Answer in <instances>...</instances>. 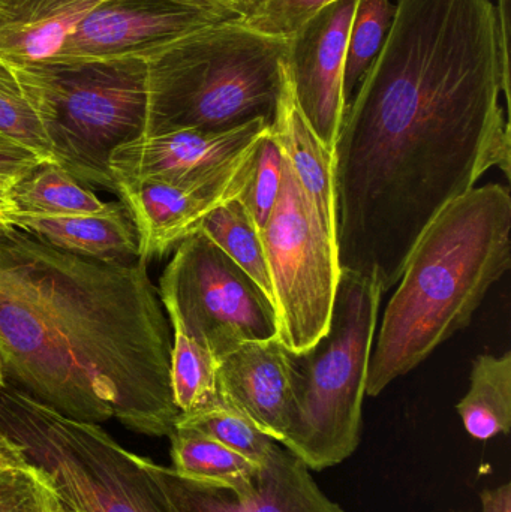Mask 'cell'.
Masks as SVG:
<instances>
[{
  "label": "cell",
  "mask_w": 511,
  "mask_h": 512,
  "mask_svg": "<svg viewBox=\"0 0 511 512\" xmlns=\"http://www.w3.org/2000/svg\"><path fill=\"white\" fill-rule=\"evenodd\" d=\"M147 262H102L0 231L6 382L74 420L173 433L171 333Z\"/></svg>",
  "instance_id": "cell-1"
},
{
  "label": "cell",
  "mask_w": 511,
  "mask_h": 512,
  "mask_svg": "<svg viewBox=\"0 0 511 512\" xmlns=\"http://www.w3.org/2000/svg\"><path fill=\"white\" fill-rule=\"evenodd\" d=\"M507 186L473 188L450 203L414 246L372 348L366 396L377 397L464 330L511 264Z\"/></svg>",
  "instance_id": "cell-2"
},
{
  "label": "cell",
  "mask_w": 511,
  "mask_h": 512,
  "mask_svg": "<svg viewBox=\"0 0 511 512\" xmlns=\"http://www.w3.org/2000/svg\"><path fill=\"white\" fill-rule=\"evenodd\" d=\"M287 48L288 39L264 35L240 20L221 21L180 39L147 62L144 135L272 122Z\"/></svg>",
  "instance_id": "cell-3"
},
{
  "label": "cell",
  "mask_w": 511,
  "mask_h": 512,
  "mask_svg": "<svg viewBox=\"0 0 511 512\" xmlns=\"http://www.w3.org/2000/svg\"><path fill=\"white\" fill-rule=\"evenodd\" d=\"M381 297L374 277L341 270L324 336L305 351L287 349L290 411L279 445L309 471L338 466L359 448Z\"/></svg>",
  "instance_id": "cell-4"
},
{
  "label": "cell",
  "mask_w": 511,
  "mask_h": 512,
  "mask_svg": "<svg viewBox=\"0 0 511 512\" xmlns=\"http://www.w3.org/2000/svg\"><path fill=\"white\" fill-rule=\"evenodd\" d=\"M38 107L54 162L84 186L116 192L114 150L146 131L144 60H77L14 66Z\"/></svg>",
  "instance_id": "cell-5"
},
{
  "label": "cell",
  "mask_w": 511,
  "mask_h": 512,
  "mask_svg": "<svg viewBox=\"0 0 511 512\" xmlns=\"http://www.w3.org/2000/svg\"><path fill=\"white\" fill-rule=\"evenodd\" d=\"M0 433L50 477L72 512H174L144 457L99 424L66 417L11 385L0 390Z\"/></svg>",
  "instance_id": "cell-6"
},
{
  "label": "cell",
  "mask_w": 511,
  "mask_h": 512,
  "mask_svg": "<svg viewBox=\"0 0 511 512\" xmlns=\"http://www.w3.org/2000/svg\"><path fill=\"white\" fill-rule=\"evenodd\" d=\"M260 236L278 315V339L288 351H305L329 327L341 267L335 233L300 185L285 153L278 200Z\"/></svg>",
  "instance_id": "cell-7"
},
{
  "label": "cell",
  "mask_w": 511,
  "mask_h": 512,
  "mask_svg": "<svg viewBox=\"0 0 511 512\" xmlns=\"http://www.w3.org/2000/svg\"><path fill=\"white\" fill-rule=\"evenodd\" d=\"M158 291L165 312L176 313L216 360L240 343L278 337L275 304L201 234L177 246Z\"/></svg>",
  "instance_id": "cell-8"
},
{
  "label": "cell",
  "mask_w": 511,
  "mask_h": 512,
  "mask_svg": "<svg viewBox=\"0 0 511 512\" xmlns=\"http://www.w3.org/2000/svg\"><path fill=\"white\" fill-rule=\"evenodd\" d=\"M200 0H104L69 35L54 62L144 60L221 23Z\"/></svg>",
  "instance_id": "cell-9"
},
{
  "label": "cell",
  "mask_w": 511,
  "mask_h": 512,
  "mask_svg": "<svg viewBox=\"0 0 511 512\" xmlns=\"http://www.w3.org/2000/svg\"><path fill=\"white\" fill-rule=\"evenodd\" d=\"M258 141L239 158L198 182L174 185L158 179L116 180V194L137 230L138 259L149 264L176 251L180 243L197 234L201 222L213 210L239 198L248 183Z\"/></svg>",
  "instance_id": "cell-10"
},
{
  "label": "cell",
  "mask_w": 511,
  "mask_h": 512,
  "mask_svg": "<svg viewBox=\"0 0 511 512\" xmlns=\"http://www.w3.org/2000/svg\"><path fill=\"white\" fill-rule=\"evenodd\" d=\"M174 512H347L327 498L308 466L276 442L254 474L233 484L180 477L144 459Z\"/></svg>",
  "instance_id": "cell-11"
},
{
  "label": "cell",
  "mask_w": 511,
  "mask_h": 512,
  "mask_svg": "<svg viewBox=\"0 0 511 512\" xmlns=\"http://www.w3.org/2000/svg\"><path fill=\"white\" fill-rule=\"evenodd\" d=\"M357 0H336L288 39L285 68L305 119L333 153L347 113L344 66Z\"/></svg>",
  "instance_id": "cell-12"
},
{
  "label": "cell",
  "mask_w": 511,
  "mask_h": 512,
  "mask_svg": "<svg viewBox=\"0 0 511 512\" xmlns=\"http://www.w3.org/2000/svg\"><path fill=\"white\" fill-rule=\"evenodd\" d=\"M267 119L252 120L227 131L165 132L141 135L114 150L110 171L116 180L158 179L174 185L212 176L251 149L269 129Z\"/></svg>",
  "instance_id": "cell-13"
},
{
  "label": "cell",
  "mask_w": 511,
  "mask_h": 512,
  "mask_svg": "<svg viewBox=\"0 0 511 512\" xmlns=\"http://www.w3.org/2000/svg\"><path fill=\"white\" fill-rule=\"evenodd\" d=\"M219 400L281 442L290 411L287 348L278 337L243 342L216 360Z\"/></svg>",
  "instance_id": "cell-14"
},
{
  "label": "cell",
  "mask_w": 511,
  "mask_h": 512,
  "mask_svg": "<svg viewBox=\"0 0 511 512\" xmlns=\"http://www.w3.org/2000/svg\"><path fill=\"white\" fill-rule=\"evenodd\" d=\"M11 225L51 248L102 262L138 259V236L122 201L90 215H39L14 210Z\"/></svg>",
  "instance_id": "cell-15"
},
{
  "label": "cell",
  "mask_w": 511,
  "mask_h": 512,
  "mask_svg": "<svg viewBox=\"0 0 511 512\" xmlns=\"http://www.w3.org/2000/svg\"><path fill=\"white\" fill-rule=\"evenodd\" d=\"M104 0H0V59L54 62L75 27Z\"/></svg>",
  "instance_id": "cell-16"
},
{
  "label": "cell",
  "mask_w": 511,
  "mask_h": 512,
  "mask_svg": "<svg viewBox=\"0 0 511 512\" xmlns=\"http://www.w3.org/2000/svg\"><path fill=\"white\" fill-rule=\"evenodd\" d=\"M272 129L300 185L314 201L321 218L336 237L333 153L323 146L300 111L285 68V59L282 62L281 93L276 104Z\"/></svg>",
  "instance_id": "cell-17"
},
{
  "label": "cell",
  "mask_w": 511,
  "mask_h": 512,
  "mask_svg": "<svg viewBox=\"0 0 511 512\" xmlns=\"http://www.w3.org/2000/svg\"><path fill=\"white\" fill-rule=\"evenodd\" d=\"M470 390L456 405L468 435L489 441L511 430V352L474 360Z\"/></svg>",
  "instance_id": "cell-18"
},
{
  "label": "cell",
  "mask_w": 511,
  "mask_h": 512,
  "mask_svg": "<svg viewBox=\"0 0 511 512\" xmlns=\"http://www.w3.org/2000/svg\"><path fill=\"white\" fill-rule=\"evenodd\" d=\"M165 313L173 330L170 379L179 415H191L219 405L216 358L186 331L176 313Z\"/></svg>",
  "instance_id": "cell-19"
},
{
  "label": "cell",
  "mask_w": 511,
  "mask_h": 512,
  "mask_svg": "<svg viewBox=\"0 0 511 512\" xmlns=\"http://www.w3.org/2000/svg\"><path fill=\"white\" fill-rule=\"evenodd\" d=\"M15 210L39 215H90L105 203L56 162H41L14 183Z\"/></svg>",
  "instance_id": "cell-20"
},
{
  "label": "cell",
  "mask_w": 511,
  "mask_h": 512,
  "mask_svg": "<svg viewBox=\"0 0 511 512\" xmlns=\"http://www.w3.org/2000/svg\"><path fill=\"white\" fill-rule=\"evenodd\" d=\"M197 234L206 237L233 259L275 304L260 231L239 198L213 210L201 222Z\"/></svg>",
  "instance_id": "cell-21"
},
{
  "label": "cell",
  "mask_w": 511,
  "mask_h": 512,
  "mask_svg": "<svg viewBox=\"0 0 511 512\" xmlns=\"http://www.w3.org/2000/svg\"><path fill=\"white\" fill-rule=\"evenodd\" d=\"M168 438L173 471L189 480L233 484L260 466L192 427L176 426Z\"/></svg>",
  "instance_id": "cell-22"
},
{
  "label": "cell",
  "mask_w": 511,
  "mask_h": 512,
  "mask_svg": "<svg viewBox=\"0 0 511 512\" xmlns=\"http://www.w3.org/2000/svg\"><path fill=\"white\" fill-rule=\"evenodd\" d=\"M0 135L29 150L44 162H54L47 125L14 66L0 59Z\"/></svg>",
  "instance_id": "cell-23"
},
{
  "label": "cell",
  "mask_w": 511,
  "mask_h": 512,
  "mask_svg": "<svg viewBox=\"0 0 511 512\" xmlns=\"http://www.w3.org/2000/svg\"><path fill=\"white\" fill-rule=\"evenodd\" d=\"M395 11V3L390 0H357L345 54L344 98L347 108L386 42Z\"/></svg>",
  "instance_id": "cell-24"
},
{
  "label": "cell",
  "mask_w": 511,
  "mask_h": 512,
  "mask_svg": "<svg viewBox=\"0 0 511 512\" xmlns=\"http://www.w3.org/2000/svg\"><path fill=\"white\" fill-rule=\"evenodd\" d=\"M176 426L192 427L204 435L236 451L240 456L261 465L276 444L272 438L264 435L251 420L228 408L224 403L195 412L191 415H179Z\"/></svg>",
  "instance_id": "cell-25"
},
{
  "label": "cell",
  "mask_w": 511,
  "mask_h": 512,
  "mask_svg": "<svg viewBox=\"0 0 511 512\" xmlns=\"http://www.w3.org/2000/svg\"><path fill=\"white\" fill-rule=\"evenodd\" d=\"M284 168V152L270 128L258 141L254 165L239 200L248 210L258 231L263 230L278 200Z\"/></svg>",
  "instance_id": "cell-26"
},
{
  "label": "cell",
  "mask_w": 511,
  "mask_h": 512,
  "mask_svg": "<svg viewBox=\"0 0 511 512\" xmlns=\"http://www.w3.org/2000/svg\"><path fill=\"white\" fill-rule=\"evenodd\" d=\"M60 501L50 477L27 463L0 472V512H60Z\"/></svg>",
  "instance_id": "cell-27"
},
{
  "label": "cell",
  "mask_w": 511,
  "mask_h": 512,
  "mask_svg": "<svg viewBox=\"0 0 511 512\" xmlns=\"http://www.w3.org/2000/svg\"><path fill=\"white\" fill-rule=\"evenodd\" d=\"M336 0H248L242 23L264 35L290 39L321 9Z\"/></svg>",
  "instance_id": "cell-28"
},
{
  "label": "cell",
  "mask_w": 511,
  "mask_h": 512,
  "mask_svg": "<svg viewBox=\"0 0 511 512\" xmlns=\"http://www.w3.org/2000/svg\"><path fill=\"white\" fill-rule=\"evenodd\" d=\"M42 159L0 135V177H23Z\"/></svg>",
  "instance_id": "cell-29"
},
{
  "label": "cell",
  "mask_w": 511,
  "mask_h": 512,
  "mask_svg": "<svg viewBox=\"0 0 511 512\" xmlns=\"http://www.w3.org/2000/svg\"><path fill=\"white\" fill-rule=\"evenodd\" d=\"M498 38H500L501 65H503V93L507 104L510 102V0H498Z\"/></svg>",
  "instance_id": "cell-30"
},
{
  "label": "cell",
  "mask_w": 511,
  "mask_h": 512,
  "mask_svg": "<svg viewBox=\"0 0 511 512\" xmlns=\"http://www.w3.org/2000/svg\"><path fill=\"white\" fill-rule=\"evenodd\" d=\"M482 512H511V484L497 489H485L480 493Z\"/></svg>",
  "instance_id": "cell-31"
},
{
  "label": "cell",
  "mask_w": 511,
  "mask_h": 512,
  "mask_svg": "<svg viewBox=\"0 0 511 512\" xmlns=\"http://www.w3.org/2000/svg\"><path fill=\"white\" fill-rule=\"evenodd\" d=\"M212 9L222 20H243L248 8V0H200Z\"/></svg>",
  "instance_id": "cell-32"
},
{
  "label": "cell",
  "mask_w": 511,
  "mask_h": 512,
  "mask_svg": "<svg viewBox=\"0 0 511 512\" xmlns=\"http://www.w3.org/2000/svg\"><path fill=\"white\" fill-rule=\"evenodd\" d=\"M27 463H29V460L24 456L20 445L15 444L11 439L0 433V472L27 465Z\"/></svg>",
  "instance_id": "cell-33"
},
{
  "label": "cell",
  "mask_w": 511,
  "mask_h": 512,
  "mask_svg": "<svg viewBox=\"0 0 511 512\" xmlns=\"http://www.w3.org/2000/svg\"><path fill=\"white\" fill-rule=\"evenodd\" d=\"M18 179H14V177H0V231L12 227L11 215L15 207L11 201V188Z\"/></svg>",
  "instance_id": "cell-34"
},
{
  "label": "cell",
  "mask_w": 511,
  "mask_h": 512,
  "mask_svg": "<svg viewBox=\"0 0 511 512\" xmlns=\"http://www.w3.org/2000/svg\"><path fill=\"white\" fill-rule=\"evenodd\" d=\"M6 385H8V382H6L5 370H3L2 360H0V390L5 388Z\"/></svg>",
  "instance_id": "cell-35"
},
{
  "label": "cell",
  "mask_w": 511,
  "mask_h": 512,
  "mask_svg": "<svg viewBox=\"0 0 511 512\" xmlns=\"http://www.w3.org/2000/svg\"><path fill=\"white\" fill-rule=\"evenodd\" d=\"M60 512H72V511H71V510H68V508H66V507H65V508H63V510H62V511H60Z\"/></svg>",
  "instance_id": "cell-36"
}]
</instances>
